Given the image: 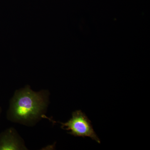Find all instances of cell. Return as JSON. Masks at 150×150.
I'll use <instances>...</instances> for the list:
<instances>
[{
	"mask_svg": "<svg viewBox=\"0 0 150 150\" xmlns=\"http://www.w3.org/2000/svg\"><path fill=\"white\" fill-rule=\"evenodd\" d=\"M47 104L44 92H35L26 88L16 92L11 102L8 112L11 120L26 123L41 116Z\"/></svg>",
	"mask_w": 150,
	"mask_h": 150,
	"instance_id": "cell-1",
	"label": "cell"
},
{
	"mask_svg": "<svg viewBox=\"0 0 150 150\" xmlns=\"http://www.w3.org/2000/svg\"><path fill=\"white\" fill-rule=\"evenodd\" d=\"M62 129L69 131V134L76 137H89L100 144L99 138L94 130L91 122L85 113L77 110L72 113V117L67 122L61 123Z\"/></svg>",
	"mask_w": 150,
	"mask_h": 150,
	"instance_id": "cell-2",
	"label": "cell"
},
{
	"mask_svg": "<svg viewBox=\"0 0 150 150\" xmlns=\"http://www.w3.org/2000/svg\"><path fill=\"white\" fill-rule=\"evenodd\" d=\"M21 148L20 142L11 130L0 136V150H17Z\"/></svg>",
	"mask_w": 150,
	"mask_h": 150,
	"instance_id": "cell-3",
	"label": "cell"
}]
</instances>
